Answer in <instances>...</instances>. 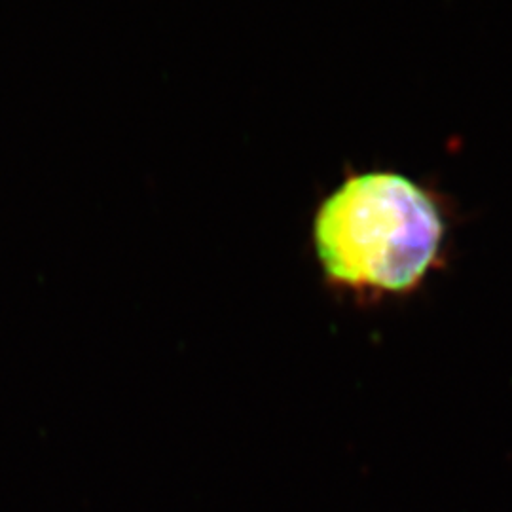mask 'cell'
Wrapping results in <instances>:
<instances>
[{"instance_id": "cell-1", "label": "cell", "mask_w": 512, "mask_h": 512, "mask_svg": "<svg viewBox=\"0 0 512 512\" xmlns=\"http://www.w3.org/2000/svg\"><path fill=\"white\" fill-rule=\"evenodd\" d=\"M446 238L439 194L391 169L351 171L311 220L325 279L357 296L416 291L439 268Z\"/></svg>"}]
</instances>
